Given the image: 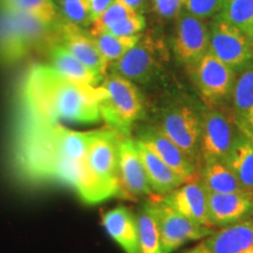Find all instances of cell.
I'll return each instance as SVG.
<instances>
[{
	"label": "cell",
	"instance_id": "obj_1",
	"mask_svg": "<svg viewBox=\"0 0 253 253\" xmlns=\"http://www.w3.org/2000/svg\"><path fill=\"white\" fill-rule=\"evenodd\" d=\"M23 97L31 119L39 121L95 123L101 120L99 86L73 82L52 66L37 65L30 69Z\"/></svg>",
	"mask_w": 253,
	"mask_h": 253
},
{
	"label": "cell",
	"instance_id": "obj_2",
	"mask_svg": "<svg viewBox=\"0 0 253 253\" xmlns=\"http://www.w3.org/2000/svg\"><path fill=\"white\" fill-rule=\"evenodd\" d=\"M101 119L109 129L129 136L136 121L144 114V103L134 82L112 73L99 84Z\"/></svg>",
	"mask_w": 253,
	"mask_h": 253
},
{
	"label": "cell",
	"instance_id": "obj_3",
	"mask_svg": "<svg viewBox=\"0 0 253 253\" xmlns=\"http://www.w3.org/2000/svg\"><path fill=\"white\" fill-rule=\"evenodd\" d=\"M205 108L191 100L177 99L161 110L157 128L178 145L198 167L202 126Z\"/></svg>",
	"mask_w": 253,
	"mask_h": 253
},
{
	"label": "cell",
	"instance_id": "obj_4",
	"mask_svg": "<svg viewBox=\"0 0 253 253\" xmlns=\"http://www.w3.org/2000/svg\"><path fill=\"white\" fill-rule=\"evenodd\" d=\"M169 61V50L162 39L140 37L137 43L121 59L114 62L113 73L131 82L145 84L156 77Z\"/></svg>",
	"mask_w": 253,
	"mask_h": 253
},
{
	"label": "cell",
	"instance_id": "obj_5",
	"mask_svg": "<svg viewBox=\"0 0 253 253\" xmlns=\"http://www.w3.org/2000/svg\"><path fill=\"white\" fill-rule=\"evenodd\" d=\"M240 128L235 118L220 108L207 107L203 115L199 164L209 162H225L230 156Z\"/></svg>",
	"mask_w": 253,
	"mask_h": 253
},
{
	"label": "cell",
	"instance_id": "obj_6",
	"mask_svg": "<svg viewBox=\"0 0 253 253\" xmlns=\"http://www.w3.org/2000/svg\"><path fill=\"white\" fill-rule=\"evenodd\" d=\"M191 68L198 94L207 107L220 108L231 99L235 68L208 52Z\"/></svg>",
	"mask_w": 253,
	"mask_h": 253
},
{
	"label": "cell",
	"instance_id": "obj_7",
	"mask_svg": "<svg viewBox=\"0 0 253 253\" xmlns=\"http://www.w3.org/2000/svg\"><path fill=\"white\" fill-rule=\"evenodd\" d=\"M121 136L112 129L94 130L87 151L88 169L113 196L120 194L119 143Z\"/></svg>",
	"mask_w": 253,
	"mask_h": 253
},
{
	"label": "cell",
	"instance_id": "obj_8",
	"mask_svg": "<svg viewBox=\"0 0 253 253\" xmlns=\"http://www.w3.org/2000/svg\"><path fill=\"white\" fill-rule=\"evenodd\" d=\"M157 223L160 227L162 253H172L186 243L208 238L213 235L214 227L198 224L183 216L158 198H154Z\"/></svg>",
	"mask_w": 253,
	"mask_h": 253
},
{
	"label": "cell",
	"instance_id": "obj_9",
	"mask_svg": "<svg viewBox=\"0 0 253 253\" xmlns=\"http://www.w3.org/2000/svg\"><path fill=\"white\" fill-rule=\"evenodd\" d=\"M209 52L232 68L253 59V41L243 31L217 14L209 28Z\"/></svg>",
	"mask_w": 253,
	"mask_h": 253
},
{
	"label": "cell",
	"instance_id": "obj_10",
	"mask_svg": "<svg viewBox=\"0 0 253 253\" xmlns=\"http://www.w3.org/2000/svg\"><path fill=\"white\" fill-rule=\"evenodd\" d=\"M210 31L205 20L190 14L183 9L176 19L173 52L178 60L192 67L209 52Z\"/></svg>",
	"mask_w": 253,
	"mask_h": 253
},
{
	"label": "cell",
	"instance_id": "obj_11",
	"mask_svg": "<svg viewBox=\"0 0 253 253\" xmlns=\"http://www.w3.org/2000/svg\"><path fill=\"white\" fill-rule=\"evenodd\" d=\"M120 194L130 198L153 195L136 141L121 136L119 143Z\"/></svg>",
	"mask_w": 253,
	"mask_h": 253
},
{
	"label": "cell",
	"instance_id": "obj_12",
	"mask_svg": "<svg viewBox=\"0 0 253 253\" xmlns=\"http://www.w3.org/2000/svg\"><path fill=\"white\" fill-rule=\"evenodd\" d=\"M208 217L211 226L220 229L252 219L253 192L216 194L208 191Z\"/></svg>",
	"mask_w": 253,
	"mask_h": 253
},
{
	"label": "cell",
	"instance_id": "obj_13",
	"mask_svg": "<svg viewBox=\"0 0 253 253\" xmlns=\"http://www.w3.org/2000/svg\"><path fill=\"white\" fill-rule=\"evenodd\" d=\"M138 142L143 143L153 153L176 171L184 181L195 178L197 166L176 143L168 138L157 126H150L140 135Z\"/></svg>",
	"mask_w": 253,
	"mask_h": 253
},
{
	"label": "cell",
	"instance_id": "obj_14",
	"mask_svg": "<svg viewBox=\"0 0 253 253\" xmlns=\"http://www.w3.org/2000/svg\"><path fill=\"white\" fill-rule=\"evenodd\" d=\"M160 198L189 219L211 226L208 217V191L201 179L186 181L179 188Z\"/></svg>",
	"mask_w": 253,
	"mask_h": 253
},
{
	"label": "cell",
	"instance_id": "obj_15",
	"mask_svg": "<svg viewBox=\"0 0 253 253\" xmlns=\"http://www.w3.org/2000/svg\"><path fill=\"white\" fill-rule=\"evenodd\" d=\"M60 45L65 47L87 67L104 78V74L109 67V62L101 54L90 34H84L81 28L65 23V25L60 26Z\"/></svg>",
	"mask_w": 253,
	"mask_h": 253
},
{
	"label": "cell",
	"instance_id": "obj_16",
	"mask_svg": "<svg viewBox=\"0 0 253 253\" xmlns=\"http://www.w3.org/2000/svg\"><path fill=\"white\" fill-rule=\"evenodd\" d=\"M203 243L209 253H253V218L216 230Z\"/></svg>",
	"mask_w": 253,
	"mask_h": 253
},
{
	"label": "cell",
	"instance_id": "obj_17",
	"mask_svg": "<svg viewBox=\"0 0 253 253\" xmlns=\"http://www.w3.org/2000/svg\"><path fill=\"white\" fill-rule=\"evenodd\" d=\"M33 48L26 33L7 9L0 7V63L20 61Z\"/></svg>",
	"mask_w": 253,
	"mask_h": 253
},
{
	"label": "cell",
	"instance_id": "obj_18",
	"mask_svg": "<svg viewBox=\"0 0 253 253\" xmlns=\"http://www.w3.org/2000/svg\"><path fill=\"white\" fill-rule=\"evenodd\" d=\"M103 227L126 253H138V227L136 214L126 207L104 213Z\"/></svg>",
	"mask_w": 253,
	"mask_h": 253
},
{
	"label": "cell",
	"instance_id": "obj_19",
	"mask_svg": "<svg viewBox=\"0 0 253 253\" xmlns=\"http://www.w3.org/2000/svg\"><path fill=\"white\" fill-rule=\"evenodd\" d=\"M151 192L163 197L179 188L185 181L176 171L156 156L149 148L136 140Z\"/></svg>",
	"mask_w": 253,
	"mask_h": 253
},
{
	"label": "cell",
	"instance_id": "obj_20",
	"mask_svg": "<svg viewBox=\"0 0 253 253\" xmlns=\"http://www.w3.org/2000/svg\"><path fill=\"white\" fill-rule=\"evenodd\" d=\"M49 58L52 67L73 82L96 87L103 81V77L87 67L60 43L50 46Z\"/></svg>",
	"mask_w": 253,
	"mask_h": 253
},
{
	"label": "cell",
	"instance_id": "obj_21",
	"mask_svg": "<svg viewBox=\"0 0 253 253\" xmlns=\"http://www.w3.org/2000/svg\"><path fill=\"white\" fill-rule=\"evenodd\" d=\"M231 100L236 122L240 128L253 132V63L236 77Z\"/></svg>",
	"mask_w": 253,
	"mask_h": 253
},
{
	"label": "cell",
	"instance_id": "obj_22",
	"mask_svg": "<svg viewBox=\"0 0 253 253\" xmlns=\"http://www.w3.org/2000/svg\"><path fill=\"white\" fill-rule=\"evenodd\" d=\"M226 164L245 190L253 192V141L242 129Z\"/></svg>",
	"mask_w": 253,
	"mask_h": 253
},
{
	"label": "cell",
	"instance_id": "obj_23",
	"mask_svg": "<svg viewBox=\"0 0 253 253\" xmlns=\"http://www.w3.org/2000/svg\"><path fill=\"white\" fill-rule=\"evenodd\" d=\"M138 227V253H162L160 227L153 199L144 202L136 213Z\"/></svg>",
	"mask_w": 253,
	"mask_h": 253
},
{
	"label": "cell",
	"instance_id": "obj_24",
	"mask_svg": "<svg viewBox=\"0 0 253 253\" xmlns=\"http://www.w3.org/2000/svg\"><path fill=\"white\" fill-rule=\"evenodd\" d=\"M201 182L205 189L216 194L248 191L225 162H209L201 166Z\"/></svg>",
	"mask_w": 253,
	"mask_h": 253
},
{
	"label": "cell",
	"instance_id": "obj_25",
	"mask_svg": "<svg viewBox=\"0 0 253 253\" xmlns=\"http://www.w3.org/2000/svg\"><path fill=\"white\" fill-rule=\"evenodd\" d=\"M0 7L30 14L48 25L59 17L53 0H0Z\"/></svg>",
	"mask_w": 253,
	"mask_h": 253
},
{
	"label": "cell",
	"instance_id": "obj_26",
	"mask_svg": "<svg viewBox=\"0 0 253 253\" xmlns=\"http://www.w3.org/2000/svg\"><path fill=\"white\" fill-rule=\"evenodd\" d=\"M219 15L253 41V0H224Z\"/></svg>",
	"mask_w": 253,
	"mask_h": 253
},
{
	"label": "cell",
	"instance_id": "obj_27",
	"mask_svg": "<svg viewBox=\"0 0 253 253\" xmlns=\"http://www.w3.org/2000/svg\"><path fill=\"white\" fill-rule=\"evenodd\" d=\"M91 37L104 59L108 62H115L137 43L141 36L138 34L134 37H118L108 32H102V33L93 34Z\"/></svg>",
	"mask_w": 253,
	"mask_h": 253
},
{
	"label": "cell",
	"instance_id": "obj_28",
	"mask_svg": "<svg viewBox=\"0 0 253 253\" xmlns=\"http://www.w3.org/2000/svg\"><path fill=\"white\" fill-rule=\"evenodd\" d=\"M58 14L75 27L90 26L93 23L88 0H53Z\"/></svg>",
	"mask_w": 253,
	"mask_h": 253
},
{
	"label": "cell",
	"instance_id": "obj_29",
	"mask_svg": "<svg viewBox=\"0 0 253 253\" xmlns=\"http://www.w3.org/2000/svg\"><path fill=\"white\" fill-rule=\"evenodd\" d=\"M134 13H137V12H135L121 0H115L99 18L95 19L91 23L89 34L93 36V34L102 33V32H108Z\"/></svg>",
	"mask_w": 253,
	"mask_h": 253
},
{
	"label": "cell",
	"instance_id": "obj_30",
	"mask_svg": "<svg viewBox=\"0 0 253 253\" xmlns=\"http://www.w3.org/2000/svg\"><path fill=\"white\" fill-rule=\"evenodd\" d=\"M224 0H185L184 9L195 17L205 19L219 14Z\"/></svg>",
	"mask_w": 253,
	"mask_h": 253
},
{
	"label": "cell",
	"instance_id": "obj_31",
	"mask_svg": "<svg viewBox=\"0 0 253 253\" xmlns=\"http://www.w3.org/2000/svg\"><path fill=\"white\" fill-rule=\"evenodd\" d=\"M145 28V19L143 14L134 13L130 17L126 18L115 27L108 31V33H112L118 37H134L138 36Z\"/></svg>",
	"mask_w": 253,
	"mask_h": 253
},
{
	"label": "cell",
	"instance_id": "obj_32",
	"mask_svg": "<svg viewBox=\"0 0 253 253\" xmlns=\"http://www.w3.org/2000/svg\"><path fill=\"white\" fill-rule=\"evenodd\" d=\"M151 5L158 17L170 20L181 14L184 9L185 0H151Z\"/></svg>",
	"mask_w": 253,
	"mask_h": 253
},
{
	"label": "cell",
	"instance_id": "obj_33",
	"mask_svg": "<svg viewBox=\"0 0 253 253\" xmlns=\"http://www.w3.org/2000/svg\"><path fill=\"white\" fill-rule=\"evenodd\" d=\"M114 1H115V0H88L93 21L95 19L99 18Z\"/></svg>",
	"mask_w": 253,
	"mask_h": 253
},
{
	"label": "cell",
	"instance_id": "obj_34",
	"mask_svg": "<svg viewBox=\"0 0 253 253\" xmlns=\"http://www.w3.org/2000/svg\"><path fill=\"white\" fill-rule=\"evenodd\" d=\"M121 1L125 2L126 5H128L135 12L141 14L147 9L148 4H149V0H121Z\"/></svg>",
	"mask_w": 253,
	"mask_h": 253
},
{
	"label": "cell",
	"instance_id": "obj_35",
	"mask_svg": "<svg viewBox=\"0 0 253 253\" xmlns=\"http://www.w3.org/2000/svg\"><path fill=\"white\" fill-rule=\"evenodd\" d=\"M186 253H209V251H208V249L205 248L204 243H201V244H198L197 246H195V248L189 250Z\"/></svg>",
	"mask_w": 253,
	"mask_h": 253
},
{
	"label": "cell",
	"instance_id": "obj_36",
	"mask_svg": "<svg viewBox=\"0 0 253 253\" xmlns=\"http://www.w3.org/2000/svg\"><path fill=\"white\" fill-rule=\"evenodd\" d=\"M239 128H240V126H239ZM240 129H242V130H243V131H244V132H245V134H246V135H248V136H249V137H250V138H251V140L253 141V132H252V131H249V130H246V129H243V128H240Z\"/></svg>",
	"mask_w": 253,
	"mask_h": 253
},
{
	"label": "cell",
	"instance_id": "obj_37",
	"mask_svg": "<svg viewBox=\"0 0 253 253\" xmlns=\"http://www.w3.org/2000/svg\"><path fill=\"white\" fill-rule=\"evenodd\" d=\"M252 39H253V31H252Z\"/></svg>",
	"mask_w": 253,
	"mask_h": 253
}]
</instances>
